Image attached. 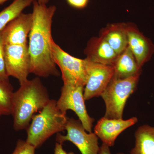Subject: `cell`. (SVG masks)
Listing matches in <instances>:
<instances>
[{
	"label": "cell",
	"instance_id": "7c38bea8",
	"mask_svg": "<svg viewBox=\"0 0 154 154\" xmlns=\"http://www.w3.org/2000/svg\"><path fill=\"white\" fill-rule=\"evenodd\" d=\"M137 121V118L136 117L127 120L102 117L94 128V133L103 143L112 146L118 136L127 128L135 124Z\"/></svg>",
	"mask_w": 154,
	"mask_h": 154
},
{
	"label": "cell",
	"instance_id": "5bb4252c",
	"mask_svg": "<svg viewBox=\"0 0 154 154\" xmlns=\"http://www.w3.org/2000/svg\"><path fill=\"white\" fill-rule=\"evenodd\" d=\"M100 36L107 42L118 55L123 52L128 45L126 24L108 25L102 30Z\"/></svg>",
	"mask_w": 154,
	"mask_h": 154
},
{
	"label": "cell",
	"instance_id": "cb8c5ba5",
	"mask_svg": "<svg viewBox=\"0 0 154 154\" xmlns=\"http://www.w3.org/2000/svg\"><path fill=\"white\" fill-rule=\"evenodd\" d=\"M39 4H43V5H47V4L49 3L50 0H36Z\"/></svg>",
	"mask_w": 154,
	"mask_h": 154
},
{
	"label": "cell",
	"instance_id": "8fae6325",
	"mask_svg": "<svg viewBox=\"0 0 154 154\" xmlns=\"http://www.w3.org/2000/svg\"><path fill=\"white\" fill-rule=\"evenodd\" d=\"M128 46L134 55L140 68L151 58L154 53V45L136 26L126 25Z\"/></svg>",
	"mask_w": 154,
	"mask_h": 154
},
{
	"label": "cell",
	"instance_id": "52a82bcc",
	"mask_svg": "<svg viewBox=\"0 0 154 154\" xmlns=\"http://www.w3.org/2000/svg\"><path fill=\"white\" fill-rule=\"evenodd\" d=\"M65 130L66 135L57 133L56 140L62 144L68 141L73 143L82 154H98L99 149L98 138L95 133L86 132L79 120L67 118Z\"/></svg>",
	"mask_w": 154,
	"mask_h": 154
},
{
	"label": "cell",
	"instance_id": "ba28073f",
	"mask_svg": "<svg viewBox=\"0 0 154 154\" xmlns=\"http://www.w3.org/2000/svg\"><path fill=\"white\" fill-rule=\"evenodd\" d=\"M4 54L8 76L17 79L20 84L28 80L30 69L28 45H5Z\"/></svg>",
	"mask_w": 154,
	"mask_h": 154
},
{
	"label": "cell",
	"instance_id": "3957f363",
	"mask_svg": "<svg viewBox=\"0 0 154 154\" xmlns=\"http://www.w3.org/2000/svg\"><path fill=\"white\" fill-rule=\"evenodd\" d=\"M67 116L58 108L57 101L50 99L42 110L33 116L27 130L26 141L36 149L51 137L65 130Z\"/></svg>",
	"mask_w": 154,
	"mask_h": 154
},
{
	"label": "cell",
	"instance_id": "d4e9b609",
	"mask_svg": "<svg viewBox=\"0 0 154 154\" xmlns=\"http://www.w3.org/2000/svg\"><path fill=\"white\" fill-rule=\"evenodd\" d=\"M9 0H0V5H3L4 3H5L6 2H8Z\"/></svg>",
	"mask_w": 154,
	"mask_h": 154
},
{
	"label": "cell",
	"instance_id": "277c9868",
	"mask_svg": "<svg viewBox=\"0 0 154 154\" xmlns=\"http://www.w3.org/2000/svg\"><path fill=\"white\" fill-rule=\"evenodd\" d=\"M140 74L125 79L113 77L101 95L106 106L104 117L110 119H122L127 101L135 90Z\"/></svg>",
	"mask_w": 154,
	"mask_h": 154
},
{
	"label": "cell",
	"instance_id": "9a60e30c",
	"mask_svg": "<svg viewBox=\"0 0 154 154\" xmlns=\"http://www.w3.org/2000/svg\"><path fill=\"white\" fill-rule=\"evenodd\" d=\"M113 77L125 79L141 73V68L138 65L136 60L128 45L124 51L118 55L113 66Z\"/></svg>",
	"mask_w": 154,
	"mask_h": 154
},
{
	"label": "cell",
	"instance_id": "9c48e42d",
	"mask_svg": "<svg viewBox=\"0 0 154 154\" xmlns=\"http://www.w3.org/2000/svg\"><path fill=\"white\" fill-rule=\"evenodd\" d=\"M86 60L88 80L84 89L85 101L101 96L114 75L113 66Z\"/></svg>",
	"mask_w": 154,
	"mask_h": 154
},
{
	"label": "cell",
	"instance_id": "30bf717a",
	"mask_svg": "<svg viewBox=\"0 0 154 154\" xmlns=\"http://www.w3.org/2000/svg\"><path fill=\"white\" fill-rule=\"evenodd\" d=\"M33 24L32 13L20 14L3 30L5 45H28V38Z\"/></svg>",
	"mask_w": 154,
	"mask_h": 154
},
{
	"label": "cell",
	"instance_id": "d6986e66",
	"mask_svg": "<svg viewBox=\"0 0 154 154\" xmlns=\"http://www.w3.org/2000/svg\"><path fill=\"white\" fill-rule=\"evenodd\" d=\"M5 43L3 31L0 32V80L9 81V77L6 71L4 54Z\"/></svg>",
	"mask_w": 154,
	"mask_h": 154
},
{
	"label": "cell",
	"instance_id": "7402d4cb",
	"mask_svg": "<svg viewBox=\"0 0 154 154\" xmlns=\"http://www.w3.org/2000/svg\"><path fill=\"white\" fill-rule=\"evenodd\" d=\"M62 144L57 143L55 144V147H54V154H75L72 152L67 153L66 151L63 149V147Z\"/></svg>",
	"mask_w": 154,
	"mask_h": 154
},
{
	"label": "cell",
	"instance_id": "484cf974",
	"mask_svg": "<svg viewBox=\"0 0 154 154\" xmlns=\"http://www.w3.org/2000/svg\"><path fill=\"white\" fill-rule=\"evenodd\" d=\"M116 154H125L123 153H122V152H119V153H117Z\"/></svg>",
	"mask_w": 154,
	"mask_h": 154
},
{
	"label": "cell",
	"instance_id": "5b68a950",
	"mask_svg": "<svg viewBox=\"0 0 154 154\" xmlns=\"http://www.w3.org/2000/svg\"><path fill=\"white\" fill-rule=\"evenodd\" d=\"M51 49L54 60L61 72L64 85L85 87L88 80L85 59L70 55L54 40Z\"/></svg>",
	"mask_w": 154,
	"mask_h": 154
},
{
	"label": "cell",
	"instance_id": "2e32d148",
	"mask_svg": "<svg viewBox=\"0 0 154 154\" xmlns=\"http://www.w3.org/2000/svg\"><path fill=\"white\" fill-rule=\"evenodd\" d=\"M135 146L130 154H154V127L144 125L135 132Z\"/></svg>",
	"mask_w": 154,
	"mask_h": 154
},
{
	"label": "cell",
	"instance_id": "ac0fdd59",
	"mask_svg": "<svg viewBox=\"0 0 154 154\" xmlns=\"http://www.w3.org/2000/svg\"><path fill=\"white\" fill-rule=\"evenodd\" d=\"M13 88L10 81L0 80V115L11 114Z\"/></svg>",
	"mask_w": 154,
	"mask_h": 154
},
{
	"label": "cell",
	"instance_id": "4316f807",
	"mask_svg": "<svg viewBox=\"0 0 154 154\" xmlns=\"http://www.w3.org/2000/svg\"><path fill=\"white\" fill-rule=\"evenodd\" d=\"M1 115H0V117H1Z\"/></svg>",
	"mask_w": 154,
	"mask_h": 154
},
{
	"label": "cell",
	"instance_id": "6da1fadb",
	"mask_svg": "<svg viewBox=\"0 0 154 154\" xmlns=\"http://www.w3.org/2000/svg\"><path fill=\"white\" fill-rule=\"evenodd\" d=\"M33 24L29 35L28 51L30 57V73L38 77L58 76L60 72L54 60L51 49L53 19L55 5L48 6L34 0Z\"/></svg>",
	"mask_w": 154,
	"mask_h": 154
},
{
	"label": "cell",
	"instance_id": "44dd1931",
	"mask_svg": "<svg viewBox=\"0 0 154 154\" xmlns=\"http://www.w3.org/2000/svg\"><path fill=\"white\" fill-rule=\"evenodd\" d=\"M71 7L77 9H82L88 6L89 0H66Z\"/></svg>",
	"mask_w": 154,
	"mask_h": 154
},
{
	"label": "cell",
	"instance_id": "e0dca14e",
	"mask_svg": "<svg viewBox=\"0 0 154 154\" xmlns=\"http://www.w3.org/2000/svg\"><path fill=\"white\" fill-rule=\"evenodd\" d=\"M34 0H14L11 5L0 12V32L11 21L18 17L26 8L33 4Z\"/></svg>",
	"mask_w": 154,
	"mask_h": 154
},
{
	"label": "cell",
	"instance_id": "603a6c76",
	"mask_svg": "<svg viewBox=\"0 0 154 154\" xmlns=\"http://www.w3.org/2000/svg\"><path fill=\"white\" fill-rule=\"evenodd\" d=\"M98 154H111L110 149V146L102 143V145L99 147Z\"/></svg>",
	"mask_w": 154,
	"mask_h": 154
},
{
	"label": "cell",
	"instance_id": "ffe728a7",
	"mask_svg": "<svg viewBox=\"0 0 154 154\" xmlns=\"http://www.w3.org/2000/svg\"><path fill=\"white\" fill-rule=\"evenodd\" d=\"M36 148L26 141L19 140L12 154H35Z\"/></svg>",
	"mask_w": 154,
	"mask_h": 154
},
{
	"label": "cell",
	"instance_id": "8992f818",
	"mask_svg": "<svg viewBox=\"0 0 154 154\" xmlns=\"http://www.w3.org/2000/svg\"><path fill=\"white\" fill-rule=\"evenodd\" d=\"M84 87L63 85L57 105L59 110L64 114H66L68 110L73 111L86 131L91 133L95 119L87 112L84 97Z\"/></svg>",
	"mask_w": 154,
	"mask_h": 154
},
{
	"label": "cell",
	"instance_id": "7a4b0ae2",
	"mask_svg": "<svg viewBox=\"0 0 154 154\" xmlns=\"http://www.w3.org/2000/svg\"><path fill=\"white\" fill-rule=\"evenodd\" d=\"M20 85L14 92L12 103L11 115L14 128L17 131L28 129L33 116L50 100L47 89L39 77L26 80Z\"/></svg>",
	"mask_w": 154,
	"mask_h": 154
},
{
	"label": "cell",
	"instance_id": "4fadbf2b",
	"mask_svg": "<svg viewBox=\"0 0 154 154\" xmlns=\"http://www.w3.org/2000/svg\"><path fill=\"white\" fill-rule=\"evenodd\" d=\"M86 59L93 62L113 66L118 55L102 37H93L85 51Z\"/></svg>",
	"mask_w": 154,
	"mask_h": 154
}]
</instances>
